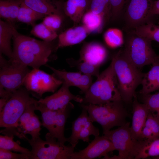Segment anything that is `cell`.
<instances>
[{
  "label": "cell",
  "instance_id": "obj_1",
  "mask_svg": "<svg viewBox=\"0 0 159 159\" xmlns=\"http://www.w3.org/2000/svg\"><path fill=\"white\" fill-rule=\"evenodd\" d=\"M12 56L9 60L33 68L39 69L50 61L57 46L52 42L40 41L19 33L13 24Z\"/></svg>",
  "mask_w": 159,
  "mask_h": 159
},
{
  "label": "cell",
  "instance_id": "obj_2",
  "mask_svg": "<svg viewBox=\"0 0 159 159\" xmlns=\"http://www.w3.org/2000/svg\"><path fill=\"white\" fill-rule=\"evenodd\" d=\"M82 98L83 102L81 104H84L100 105L122 100L112 59L109 66L100 73Z\"/></svg>",
  "mask_w": 159,
  "mask_h": 159
},
{
  "label": "cell",
  "instance_id": "obj_3",
  "mask_svg": "<svg viewBox=\"0 0 159 159\" xmlns=\"http://www.w3.org/2000/svg\"><path fill=\"white\" fill-rule=\"evenodd\" d=\"M112 59L122 100L130 102L136 95V90L141 85L145 73L130 62L123 48L116 53Z\"/></svg>",
  "mask_w": 159,
  "mask_h": 159
},
{
  "label": "cell",
  "instance_id": "obj_4",
  "mask_svg": "<svg viewBox=\"0 0 159 159\" xmlns=\"http://www.w3.org/2000/svg\"><path fill=\"white\" fill-rule=\"evenodd\" d=\"M30 93L22 87L12 93L0 111V127L5 128L0 133L18 136L16 128L19 120L33 98L30 97Z\"/></svg>",
  "mask_w": 159,
  "mask_h": 159
},
{
  "label": "cell",
  "instance_id": "obj_5",
  "mask_svg": "<svg viewBox=\"0 0 159 159\" xmlns=\"http://www.w3.org/2000/svg\"><path fill=\"white\" fill-rule=\"evenodd\" d=\"M122 101L111 102L100 105L80 104V106L87 110L92 122H96L101 126L103 133L127 122L128 113Z\"/></svg>",
  "mask_w": 159,
  "mask_h": 159
},
{
  "label": "cell",
  "instance_id": "obj_6",
  "mask_svg": "<svg viewBox=\"0 0 159 159\" xmlns=\"http://www.w3.org/2000/svg\"><path fill=\"white\" fill-rule=\"evenodd\" d=\"M124 51L129 60L140 69L152 64L159 57L152 46V41L139 36L132 31H126Z\"/></svg>",
  "mask_w": 159,
  "mask_h": 159
},
{
  "label": "cell",
  "instance_id": "obj_7",
  "mask_svg": "<svg viewBox=\"0 0 159 159\" xmlns=\"http://www.w3.org/2000/svg\"><path fill=\"white\" fill-rule=\"evenodd\" d=\"M45 138V141L39 137L30 139L26 136L32 148L29 159H71L75 147L62 144L47 133Z\"/></svg>",
  "mask_w": 159,
  "mask_h": 159
},
{
  "label": "cell",
  "instance_id": "obj_8",
  "mask_svg": "<svg viewBox=\"0 0 159 159\" xmlns=\"http://www.w3.org/2000/svg\"><path fill=\"white\" fill-rule=\"evenodd\" d=\"M62 84L53 74L33 68L27 75L23 86L34 96L40 98L46 92H54Z\"/></svg>",
  "mask_w": 159,
  "mask_h": 159
},
{
  "label": "cell",
  "instance_id": "obj_9",
  "mask_svg": "<svg viewBox=\"0 0 159 159\" xmlns=\"http://www.w3.org/2000/svg\"><path fill=\"white\" fill-rule=\"evenodd\" d=\"M73 108L74 105L70 102L65 108L59 110H38L41 113L42 125L48 130L47 133L62 144L68 141L67 138L64 135L65 126L70 112Z\"/></svg>",
  "mask_w": 159,
  "mask_h": 159
},
{
  "label": "cell",
  "instance_id": "obj_10",
  "mask_svg": "<svg viewBox=\"0 0 159 159\" xmlns=\"http://www.w3.org/2000/svg\"><path fill=\"white\" fill-rule=\"evenodd\" d=\"M130 122L117 128L103 133L112 143L115 150L118 152L117 155L108 157L107 159H134V150L135 141L133 140L130 130Z\"/></svg>",
  "mask_w": 159,
  "mask_h": 159
},
{
  "label": "cell",
  "instance_id": "obj_11",
  "mask_svg": "<svg viewBox=\"0 0 159 159\" xmlns=\"http://www.w3.org/2000/svg\"><path fill=\"white\" fill-rule=\"evenodd\" d=\"M153 0H129L122 17L126 31L152 22L149 14Z\"/></svg>",
  "mask_w": 159,
  "mask_h": 159
},
{
  "label": "cell",
  "instance_id": "obj_12",
  "mask_svg": "<svg viewBox=\"0 0 159 159\" xmlns=\"http://www.w3.org/2000/svg\"><path fill=\"white\" fill-rule=\"evenodd\" d=\"M0 65V86L11 93L23 86L30 71L27 66L9 60Z\"/></svg>",
  "mask_w": 159,
  "mask_h": 159
},
{
  "label": "cell",
  "instance_id": "obj_13",
  "mask_svg": "<svg viewBox=\"0 0 159 159\" xmlns=\"http://www.w3.org/2000/svg\"><path fill=\"white\" fill-rule=\"evenodd\" d=\"M69 87L62 83L61 88L52 95L35 100L34 104L36 110L43 109L52 111H58L65 108L72 100L82 103V97L74 95L69 90Z\"/></svg>",
  "mask_w": 159,
  "mask_h": 159
},
{
  "label": "cell",
  "instance_id": "obj_14",
  "mask_svg": "<svg viewBox=\"0 0 159 159\" xmlns=\"http://www.w3.org/2000/svg\"><path fill=\"white\" fill-rule=\"evenodd\" d=\"M115 149L112 143L104 135L95 137L84 149L74 152L71 159H92L103 157L107 159L108 153Z\"/></svg>",
  "mask_w": 159,
  "mask_h": 159
},
{
  "label": "cell",
  "instance_id": "obj_15",
  "mask_svg": "<svg viewBox=\"0 0 159 159\" xmlns=\"http://www.w3.org/2000/svg\"><path fill=\"white\" fill-rule=\"evenodd\" d=\"M35 100L34 98L28 105L18 121L16 130L20 134L21 139H24L27 134L30 135L33 139L39 137L40 135L42 124L34 112L36 110Z\"/></svg>",
  "mask_w": 159,
  "mask_h": 159
},
{
  "label": "cell",
  "instance_id": "obj_16",
  "mask_svg": "<svg viewBox=\"0 0 159 159\" xmlns=\"http://www.w3.org/2000/svg\"><path fill=\"white\" fill-rule=\"evenodd\" d=\"M53 72L58 79L69 87L74 86L78 87L84 94L89 89L92 83V76L83 74L79 72H68L65 70H59L49 65L47 66Z\"/></svg>",
  "mask_w": 159,
  "mask_h": 159
},
{
  "label": "cell",
  "instance_id": "obj_17",
  "mask_svg": "<svg viewBox=\"0 0 159 159\" xmlns=\"http://www.w3.org/2000/svg\"><path fill=\"white\" fill-rule=\"evenodd\" d=\"M108 52L105 47L97 42L84 44L80 52V61H84L100 67L107 60Z\"/></svg>",
  "mask_w": 159,
  "mask_h": 159
},
{
  "label": "cell",
  "instance_id": "obj_18",
  "mask_svg": "<svg viewBox=\"0 0 159 159\" xmlns=\"http://www.w3.org/2000/svg\"><path fill=\"white\" fill-rule=\"evenodd\" d=\"M134 98L132 122L130 130L133 140H138L150 111L145 104L139 102L136 95Z\"/></svg>",
  "mask_w": 159,
  "mask_h": 159
},
{
  "label": "cell",
  "instance_id": "obj_19",
  "mask_svg": "<svg viewBox=\"0 0 159 159\" xmlns=\"http://www.w3.org/2000/svg\"><path fill=\"white\" fill-rule=\"evenodd\" d=\"M89 34L83 25L69 28L58 36L57 49L79 44L83 41Z\"/></svg>",
  "mask_w": 159,
  "mask_h": 159
},
{
  "label": "cell",
  "instance_id": "obj_20",
  "mask_svg": "<svg viewBox=\"0 0 159 159\" xmlns=\"http://www.w3.org/2000/svg\"><path fill=\"white\" fill-rule=\"evenodd\" d=\"M90 0H67L63 3L62 9L75 24L82 20L89 9Z\"/></svg>",
  "mask_w": 159,
  "mask_h": 159
},
{
  "label": "cell",
  "instance_id": "obj_21",
  "mask_svg": "<svg viewBox=\"0 0 159 159\" xmlns=\"http://www.w3.org/2000/svg\"><path fill=\"white\" fill-rule=\"evenodd\" d=\"M36 11L45 16L60 13L63 3L57 0H21Z\"/></svg>",
  "mask_w": 159,
  "mask_h": 159
},
{
  "label": "cell",
  "instance_id": "obj_22",
  "mask_svg": "<svg viewBox=\"0 0 159 159\" xmlns=\"http://www.w3.org/2000/svg\"><path fill=\"white\" fill-rule=\"evenodd\" d=\"M158 155L159 138L153 140H144L135 141L134 159H143Z\"/></svg>",
  "mask_w": 159,
  "mask_h": 159
},
{
  "label": "cell",
  "instance_id": "obj_23",
  "mask_svg": "<svg viewBox=\"0 0 159 159\" xmlns=\"http://www.w3.org/2000/svg\"><path fill=\"white\" fill-rule=\"evenodd\" d=\"M150 69L145 73L140 94L145 95L159 89V57L153 64Z\"/></svg>",
  "mask_w": 159,
  "mask_h": 159
},
{
  "label": "cell",
  "instance_id": "obj_24",
  "mask_svg": "<svg viewBox=\"0 0 159 159\" xmlns=\"http://www.w3.org/2000/svg\"><path fill=\"white\" fill-rule=\"evenodd\" d=\"M13 24L10 21L0 20V54L5 55L9 59L13 54L11 43L13 37Z\"/></svg>",
  "mask_w": 159,
  "mask_h": 159
},
{
  "label": "cell",
  "instance_id": "obj_25",
  "mask_svg": "<svg viewBox=\"0 0 159 159\" xmlns=\"http://www.w3.org/2000/svg\"><path fill=\"white\" fill-rule=\"evenodd\" d=\"M83 25L89 34L100 32L106 23L104 16L88 10L83 15L81 20Z\"/></svg>",
  "mask_w": 159,
  "mask_h": 159
},
{
  "label": "cell",
  "instance_id": "obj_26",
  "mask_svg": "<svg viewBox=\"0 0 159 159\" xmlns=\"http://www.w3.org/2000/svg\"><path fill=\"white\" fill-rule=\"evenodd\" d=\"M21 0H0V16L13 23L17 20Z\"/></svg>",
  "mask_w": 159,
  "mask_h": 159
},
{
  "label": "cell",
  "instance_id": "obj_27",
  "mask_svg": "<svg viewBox=\"0 0 159 159\" xmlns=\"http://www.w3.org/2000/svg\"><path fill=\"white\" fill-rule=\"evenodd\" d=\"M158 138H159V121L149 112L139 140H153Z\"/></svg>",
  "mask_w": 159,
  "mask_h": 159
},
{
  "label": "cell",
  "instance_id": "obj_28",
  "mask_svg": "<svg viewBox=\"0 0 159 159\" xmlns=\"http://www.w3.org/2000/svg\"><path fill=\"white\" fill-rule=\"evenodd\" d=\"M82 108L81 114L72 122L71 134L67 138L68 142L75 148L78 143L77 137L81 128L91 120L87 110L84 108Z\"/></svg>",
  "mask_w": 159,
  "mask_h": 159
},
{
  "label": "cell",
  "instance_id": "obj_29",
  "mask_svg": "<svg viewBox=\"0 0 159 159\" xmlns=\"http://www.w3.org/2000/svg\"><path fill=\"white\" fill-rule=\"evenodd\" d=\"M45 16L34 11L21 1L17 20L33 26L36 21L44 18Z\"/></svg>",
  "mask_w": 159,
  "mask_h": 159
},
{
  "label": "cell",
  "instance_id": "obj_30",
  "mask_svg": "<svg viewBox=\"0 0 159 159\" xmlns=\"http://www.w3.org/2000/svg\"><path fill=\"white\" fill-rule=\"evenodd\" d=\"M138 35L159 43V25L149 22L132 30Z\"/></svg>",
  "mask_w": 159,
  "mask_h": 159
},
{
  "label": "cell",
  "instance_id": "obj_31",
  "mask_svg": "<svg viewBox=\"0 0 159 159\" xmlns=\"http://www.w3.org/2000/svg\"><path fill=\"white\" fill-rule=\"evenodd\" d=\"M104 39L107 46L112 49L122 46L125 42L122 32L116 28L108 29L104 34Z\"/></svg>",
  "mask_w": 159,
  "mask_h": 159
},
{
  "label": "cell",
  "instance_id": "obj_32",
  "mask_svg": "<svg viewBox=\"0 0 159 159\" xmlns=\"http://www.w3.org/2000/svg\"><path fill=\"white\" fill-rule=\"evenodd\" d=\"M67 63L72 67H76L82 73L97 77L99 75L100 67L84 61H80L73 59L66 60Z\"/></svg>",
  "mask_w": 159,
  "mask_h": 159
},
{
  "label": "cell",
  "instance_id": "obj_33",
  "mask_svg": "<svg viewBox=\"0 0 159 159\" xmlns=\"http://www.w3.org/2000/svg\"><path fill=\"white\" fill-rule=\"evenodd\" d=\"M31 33L34 36L47 42H52L58 36L56 31L49 28L42 22L34 25Z\"/></svg>",
  "mask_w": 159,
  "mask_h": 159
},
{
  "label": "cell",
  "instance_id": "obj_34",
  "mask_svg": "<svg viewBox=\"0 0 159 159\" xmlns=\"http://www.w3.org/2000/svg\"><path fill=\"white\" fill-rule=\"evenodd\" d=\"M89 10L103 15L106 22L110 20L111 7L110 0H90Z\"/></svg>",
  "mask_w": 159,
  "mask_h": 159
},
{
  "label": "cell",
  "instance_id": "obj_35",
  "mask_svg": "<svg viewBox=\"0 0 159 159\" xmlns=\"http://www.w3.org/2000/svg\"><path fill=\"white\" fill-rule=\"evenodd\" d=\"M14 135H0V148L8 150L11 151L19 152L29 155L31 151L21 146L17 142L13 140Z\"/></svg>",
  "mask_w": 159,
  "mask_h": 159
},
{
  "label": "cell",
  "instance_id": "obj_36",
  "mask_svg": "<svg viewBox=\"0 0 159 159\" xmlns=\"http://www.w3.org/2000/svg\"><path fill=\"white\" fill-rule=\"evenodd\" d=\"M129 0H110L111 7L110 20L115 21L122 18Z\"/></svg>",
  "mask_w": 159,
  "mask_h": 159
},
{
  "label": "cell",
  "instance_id": "obj_37",
  "mask_svg": "<svg viewBox=\"0 0 159 159\" xmlns=\"http://www.w3.org/2000/svg\"><path fill=\"white\" fill-rule=\"evenodd\" d=\"M141 96L142 102L147 105L150 112L159 121V92Z\"/></svg>",
  "mask_w": 159,
  "mask_h": 159
},
{
  "label": "cell",
  "instance_id": "obj_38",
  "mask_svg": "<svg viewBox=\"0 0 159 159\" xmlns=\"http://www.w3.org/2000/svg\"><path fill=\"white\" fill-rule=\"evenodd\" d=\"M92 123L90 120L82 127L77 137L78 140H82L89 143L90 135H93L95 137L99 136V129L95 127Z\"/></svg>",
  "mask_w": 159,
  "mask_h": 159
},
{
  "label": "cell",
  "instance_id": "obj_39",
  "mask_svg": "<svg viewBox=\"0 0 159 159\" xmlns=\"http://www.w3.org/2000/svg\"><path fill=\"white\" fill-rule=\"evenodd\" d=\"M62 22L60 15L56 14L46 16L42 22L48 27L55 31L60 28Z\"/></svg>",
  "mask_w": 159,
  "mask_h": 159
},
{
  "label": "cell",
  "instance_id": "obj_40",
  "mask_svg": "<svg viewBox=\"0 0 159 159\" xmlns=\"http://www.w3.org/2000/svg\"><path fill=\"white\" fill-rule=\"evenodd\" d=\"M29 157L28 154L15 153L8 150L0 148V159H29Z\"/></svg>",
  "mask_w": 159,
  "mask_h": 159
},
{
  "label": "cell",
  "instance_id": "obj_41",
  "mask_svg": "<svg viewBox=\"0 0 159 159\" xmlns=\"http://www.w3.org/2000/svg\"><path fill=\"white\" fill-rule=\"evenodd\" d=\"M159 15V0L153 1V5L150 10L149 16L152 22L153 17L156 15Z\"/></svg>",
  "mask_w": 159,
  "mask_h": 159
},
{
  "label": "cell",
  "instance_id": "obj_42",
  "mask_svg": "<svg viewBox=\"0 0 159 159\" xmlns=\"http://www.w3.org/2000/svg\"><path fill=\"white\" fill-rule=\"evenodd\" d=\"M8 100L2 98H1L0 99V111L3 108V107L5 105L6 102Z\"/></svg>",
  "mask_w": 159,
  "mask_h": 159
},
{
  "label": "cell",
  "instance_id": "obj_43",
  "mask_svg": "<svg viewBox=\"0 0 159 159\" xmlns=\"http://www.w3.org/2000/svg\"><path fill=\"white\" fill-rule=\"evenodd\" d=\"M151 158L153 159H159V155Z\"/></svg>",
  "mask_w": 159,
  "mask_h": 159
}]
</instances>
